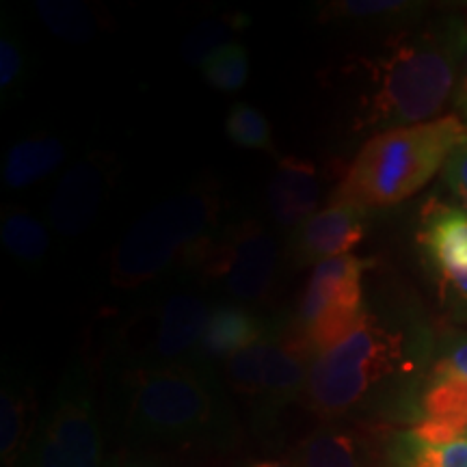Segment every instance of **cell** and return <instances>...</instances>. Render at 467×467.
I'll list each match as a JSON object with an SVG mask.
<instances>
[{
  "label": "cell",
  "mask_w": 467,
  "mask_h": 467,
  "mask_svg": "<svg viewBox=\"0 0 467 467\" xmlns=\"http://www.w3.org/2000/svg\"><path fill=\"white\" fill-rule=\"evenodd\" d=\"M296 467H366L361 441L337 426H320L299 446Z\"/></svg>",
  "instance_id": "d6986e66"
},
{
  "label": "cell",
  "mask_w": 467,
  "mask_h": 467,
  "mask_svg": "<svg viewBox=\"0 0 467 467\" xmlns=\"http://www.w3.org/2000/svg\"><path fill=\"white\" fill-rule=\"evenodd\" d=\"M279 247L260 221L241 219L225 225L200 273L217 282L241 303H260L271 295L277 277Z\"/></svg>",
  "instance_id": "ba28073f"
},
{
  "label": "cell",
  "mask_w": 467,
  "mask_h": 467,
  "mask_svg": "<svg viewBox=\"0 0 467 467\" xmlns=\"http://www.w3.org/2000/svg\"><path fill=\"white\" fill-rule=\"evenodd\" d=\"M320 173L312 161L285 156L268 184V210L279 227L296 230L318 213Z\"/></svg>",
  "instance_id": "5bb4252c"
},
{
  "label": "cell",
  "mask_w": 467,
  "mask_h": 467,
  "mask_svg": "<svg viewBox=\"0 0 467 467\" xmlns=\"http://www.w3.org/2000/svg\"><path fill=\"white\" fill-rule=\"evenodd\" d=\"M368 208L358 202L331 197L306 223L292 230L288 241V258L296 268L317 266L320 262L348 255L366 234Z\"/></svg>",
  "instance_id": "8fae6325"
},
{
  "label": "cell",
  "mask_w": 467,
  "mask_h": 467,
  "mask_svg": "<svg viewBox=\"0 0 467 467\" xmlns=\"http://www.w3.org/2000/svg\"><path fill=\"white\" fill-rule=\"evenodd\" d=\"M431 336L418 320L366 306L359 325L309 366L306 399L325 418L355 411L377 389L413 372Z\"/></svg>",
  "instance_id": "7a4b0ae2"
},
{
  "label": "cell",
  "mask_w": 467,
  "mask_h": 467,
  "mask_svg": "<svg viewBox=\"0 0 467 467\" xmlns=\"http://www.w3.org/2000/svg\"><path fill=\"white\" fill-rule=\"evenodd\" d=\"M0 243L17 262L39 265L50 251L48 225L31 210L5 206L0 214Z\"/></svg>",
  "instance_id": "ac0fdd59"
},
{
  "label": "cell",
  "mask_w": 467,
  "mask_h": 467,
  "mask_svg": "<svg viewBox=\"0 0 467 467\" xmlns=\"http://www.w3.org/2000/svg\"><path fill=\"white\" fill-rule=\"evenodd\" d=\"M35 14L52 35L69 44L89 42L98 31L96 11L78 0H37Z\"/></svg>",
  "instance_id": "44dd1931"
},
{
  "label": "cell",
  "mask_w": 467,
  "mask_h": 467,
  "mask_svg": "<svg viewBox=\"0 0 467 467\" xmlns=\"http://www.w3.org/2000/svg\"><path fill=\"white\" fill-rule=\"evenodd\" d=\"M392 457L405 467H467V437L426 443L407 431L396 440Z\"/></svg>",
  "instance_id": "7402d4cb"
},
{
  "label": "cell",
  "mask_w": 467,
  "mask_h": 467,
  "mask_svg": "<svg viewBox=\"0 0 467 467\" xmlns=\"http://www.w3.org/2000/svg\"><path fill=\"white\" fill-rule=\"evenodd\" d=\"M385 467H405L400 463V461H396L392 454H389V459H388V463H385Z\"/></svg>",
  "instance_id": "1f68e13d"
},
{
  "label": "cell",
  "mask_w": 467,
  "mask_h": 467,
  "mask_svg": "<svg viewBox=\"0 0 467 467\" xmlns=\"http://www.w3.org/2000/svg\"><path fill=\"white\" fill-rule=\"evenodd\" d=\"M418 7H422V5L405 3V0H336V3L323 5L320 16H323L325 22L392 20V17L409 16Z\"/></svg>",
  "instance_id": "d4e9b609"
},
{
  "label": "cell",
  "mask_w": 467,
  "mask_h": 467,
  "mask_svg": "<svg viewBox=\"0 0 467 467\" xmlns=\"http://www.w3.org/2000/svg\"><path fill=\"white\" fill-rule=\"evenodd\" d=\"M110 189V162L89 154L61 175L48 203V221L61 236L74 238L89 232L100 217Z\"/></svg>",
  "instance_id": "7c38bea8"
},
{
  "label": "cell",
  "mask_w": 467,
  "mask_h": 467,
  "mask_svg": "<svg viewBox=\"0 0 467 467\" xmlns=\"http://www.w3.org/2000/svg\"><path fill=\"white\" fill-rule=\"evenodd\" d=\"M254 467H296V465L288 463V461H262V463H255Z\"/></svg>",
  "instance_id": "4dcf8cb0"
},
{
  "label": "cell",
  "mask_w": 467,
  "mask_h": 467,
  "mask_svg": "<svg viewBox=\"0 0 467 467\" xmlns=\"http://www.w3.org/2000/svg\"><path fill=\"white\" fill-rule=\"evenodd\" d=\"M26 52L14 31L3 26V37H0V93L7 96L25 80L26 72Z\"/></svg>",
  "instance_id": "484cf974"
},
{
  "label": "cell",
  "mask_w": 467,
  "mask_h": 467,
  "mask_svg": "<svg viewBox=\"0 0 467 467\" xmlns=\"http://www.w3.org/2000/svg\"><path fill=\"white\" fill-rule=\"evenodd\" d=\"M454 102H457L461 113L467 117V50L463 57V67H461V80H459L457 93H454Z\"/></svg>",
  "instance_id": "f546056e"
},
{
  "label": "cell",
  "mask_w": 467,
  "mask_h": 467,
  "mask_svg": "<svg viewBox=\"0 0 467 467\" xmlns=\"http://www.w3.org/2000/svg\"><path fill=\"white\" fill-rule=\"evenodd\" d=\"M440 359L446 361L452 370L467 377V336H454Z\"/></svg>",
  "instance_id": "83f0119b"
},
{
  "label": "cell",
  "mask_w": 467,
  "mask_h": 467,
  "mask_svg": "<svg viewBox=\"0 0 467 467\" xmlns=\"http://www.w3.org/2000/svg\"><path fill=\"white\" fill-rule=\"evenodd\" d=\"M312 359L292 320H271L262 337V392L255 405L265 422L306 394Z\"/></svg>",
  "instance_id": "30bf717a"
},
{
  "label": "cell",
  "mask_w": 467,
  "mask_h": 467,
  "mask_svg": "<svg viewBox=\"0 0 467 467\" xmlns=\"http://www.w3.org/2000/svg\"><path fill=\"white\" fill-rule=\"evenodd\" d=\"M33 413V392L26 383L5 375L0 394V457L5 467H14L25 454V440H28Z\"/></svg>",
  "instance_id": "e0dca14e"
},
{
  "label": "cell",
  "mask_w": 467,
  "mask_h": 467,
  "mask_svg": "<svg viewBox=\"0 0 467 467\" xmlns=\"http://www.w3.org/2000/svg\"><path fill=\"white\" fill-rule=\"evenodd\" d=\"M225 134L234 145L244 150H260L275 154L271 124L260 109L238 102L230 109L225 119Z\"/></svg>",
  "instance_id": "603a6c76"
},
{
  "label": "cell",
  "mask_w": 467,
  "mask_h": 467,
  "mask_svg": "<svg viewBox=\"0 0 467 467\" xmlns=\"http://www.w3.org/2000/svg\"><path fill=\"white\" fill-rule=\"evenodd\" d=\"M368 268H372V260L353 254L314 266L299 314L292 320L314 358L340 344L359 325L368 306L364 299Z\"/></svg>",
  "instance_id": "52a82bcc"
},
{
  "label": "cell",
  "mask_w": 467,
  "mask_h": 467,
  "mask_svg": "<svg viewBox=\"0 0 467 467\" xmlns=\"http://www.w3.org/2000/svg\"><path fill=\"white\" fill-rule=\"evenodd\" d=\"M214 182L197 180L150 208L121 238L110 258V284L139 288L171 268H197L223 227Z\"/></svg>",
  "instance_id": "277c9868"
},
{
  "label": "cell",
  "mask_w": 467,
  "mask_h": 467,
  "mask_svg": "<svg viewBox=\"0 0 467 467\" xmlns=\"http://www.w3.org/2000/svg\"><path fill=\"white\" fill-rule=\"evenodd\" d=\"M266 320H262L251 309L243 306H219L213 309L203 331L200 359H232L244 348L260 342L268 331Z\"/></svg>",
  "instance_id": "2e32d148"
},
{
  "label": "cell",
  "mask_w": 467,
  "mask_h": 467,
  "mask_svg": "<svg viewBox=\"0 0 467 467\" xmlns=\"http://www.w3.org/2000/svg\"><path fill=\"white\" fill-rule=\"evenodd\" d=\"M465 141L467 124L457 115L377 132L355 156L334 197L364 208L396 206L443 171L452 151Z\"/></svg>",
  "instance_id": "5b68a950"
},
{
  "label": "cell",
  "mask_w": 467,
  "mask_h": 467,
  "mask_svg": "<svg viewBox=\"0 0 467 467\" xmlns=\"http://www.w3.org/2000/svg\"><path fill=\"white\" fill-rule=\"evenodd\" d=\"M213 309L197 295L169 296L156 314L154 336L150 342L148 361H191L192 353H200L203 331Z\"/></svg>",
  "instance_id": "4fadbf2b"
},
{
  "label": "cell",
  "mask_w": 467,
  "mask_h": 467,
  "mask_svg": "<svg viewBox=\"0 0 467 467\" xmlns=\"http://www.w3.org/2000/svg\"><path fill=\"white\" fill-rule=\"evenodd\" d=\"M249 25V17L244 14H219L202 20L186 33L182 39V48H180V57L186 66L202 67L214 52H219L225 46L234 44V35L244 31Z\"/></svg>",
  "instance_id": "ffe728a7"
},
{
  "label": "cell",
  "mask_w": 467,
  "mask_h": 467,
  "mask_svg": "<svg viewBox=\"0 0 467 467\" xmlns=\"http://www.w3.org/2000/svg\"><path fill=\"white\" fill-rule=\"evenodd\" d=\"M126 429L148 441L200 443L230 429L219 379L203 359L139 361L121 377Z\"/></svg>",
  "instance_id": "3957f363"
},
{
  "label": "cell",
  "mask_w": 467,
  "mask_h": 467,
  "mask_svg": "<svg viewBox=\"0 0 467 467\" xmlns=\"http://www.w3.org/2000/svg\"><path fill=\"white\" fill-rule=\"evenodd\" d=\"M441 173L443 182L459 202V208L467 214V141L452 151Z\"/></svg>",
  "instance_id": "4316f807"
},
{
  "label": "cell",
  "mask_w": 467,
  "mask_h": 467,
  "mask_svg": "<svg viewBox=\"0 0 467 467\" xmlns=\"http://www.w3.org/2000/svg\"><path fill=\"white\" fill-rule=\"evenodd\" d=\"M418 244L443 306L467 323V214L431 200L422 208Z\"/></svg>",
  "instance_id": "9c48e42d"
},
{
  "label": "cell",
  "mask_w": 467,
  "mask_h": 467,
  "mask_svg": "<svg viewBox=\"0 0 467 467\" xmlns=\"http://www.w3.org/2000/svg\"><path fill=\"white\" fill-rule=\"evenodd\" d=\"M107 467H173L159 457H134V454H121Z\"/></svg>",
  "instance_id": "f1b7e54d"
},
{
  "label": "cell",
  "mask_w": 467,
  "mask_h": 467,
  "mask_svg": "<svg viewBox=\"0 0 467 467\" xmlns=\"http://www.w3.org/2000/svg\"><path fill=\"white\" fill-rule=\"evenodd\" d=\"M26 467H104L102 433L83 361H74L26 451Z\"/></svg>",
  "instance_id": "8992f818"
},
{
  "label": "cell",
  "mask_w": 467,
  "mask_h": 467,
  "mask_svg": "<svg viewBox=\"0 0 467 467\" xmlns=\"http://www.w3.org/2000/svg\"><path fill=\"white\" fill-rule=\"evenodd\" d=\"M66 161V143L48 132L28 134L7 150L3 161V184L22 191L42 182Z\"/></svg>",
  "instance_id": "9a60e30c"
},
{
  "label": "cell",
  "mask_w": 467,
  "mask_h": 467,
  "mask_svg": "<svg viewBox=\"0 0 467 467\" xmlns=\"http://www.w3.org/2000/svg\"><path fill=\"white\" fill-rule=\"evenodd\" d=\"M202 74L213 89L223 93L241 91L249 80V52L243 44L234 42L214 52L202 66Z\"/></svg>",
  "instance_id": "cb8c5ba5"
},
{
  "label": "cell",
  "mask_w": 467,
  "mask_h": 467,
  "mask_svg": "<svg viewBox=\"0 0 467 467\" xmlns=\"http://www.w3.org/2000/svg\"><path fill=\"white\" fill-rule=\"evenodd\" d=\"M467 28L443 25L394 39L366 61L359 128L394 130L437 119L457 93Z\"/></svg>",
  "instance_id": "6da1fadb"
}]
</instances>
